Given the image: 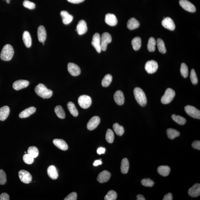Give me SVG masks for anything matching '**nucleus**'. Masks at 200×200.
<instances>
[{
    "mask_svg": "<svg viewBox=\"0 0 200 200\" xmlns=\"http://www.w3.org/2000/svg\"><path fill=\"white\" fill-rule=\"evenodd\" d=\"M25 154H26V151H25Z\"/></svg>",
    "mask_w": 200,
    "mask_h": 200,
    "instance_id": "052dcab7",
    "label": "nucleus"
},
{
    "mask_svg": "<svg viewBox=\"0 0 200 200\" xmlns=\"http://www.w3.org/2000/svg\"><path fill=\"white\" fill-rule=\"evenodd\" d=\"M111 36L107 32H104L101 37V47L103 51H105L107 49V45L112 42Z\"/></svg>",
    "mask_w": 200,
    "mask_h": 200,
    "instance_id": "0eeeda50",
    "label": "nucleus"
},
{
    "mask_svg": "<svg viewBox=\"0 0 200 200\" xmlns=\"http://www.w3.org/2000/svg\"><path fill=\"white\" fill-rule=\"evenodd\" d=\"M179 3L181 7L186 10L190 12L196 11V9L195 6L187 0H180Z\"/></svg>",
    "mask_w": 200,
    "mask_h": 200,
    "instance_id": "9b49d317",
    "label": "nucleus"
},
{
    "mask_svg": "<svg viewBox=\"0 0 200 200\" xmlns=\"http://www.w3.org/2000/svg\"><path fill=\"white\" fill-rule=\"evenodd\" d=\"M113 128L115 133L117 135L121 136L124 133V128L122 126L120 125L118 123H115V124H114Z\"/></svg>",
    "mask_w": 200,
    "mask_h": 200,
    "instance_id": "72a5a7b5",
    "label": "nucleus"
},
{
    "mask_svg": "<svg viewBox=\"0 0 200 200\" xmlns=\"http://www.w3.org/2000/svg\"><path fill=\"white\" fill-rule=\"evenodd\" d=\"M114 134L113 131L110 129H108L106 134V140L108 143H111L114 140Z\"/></svg>",
    "mask_w": 200,
    "mask_h": 200,
    "instance_id": "ea45409f",
    "label": "nucleus"
},
{
    "mask_svg": "<svg viewBox=\"0 0 200 200\" xmlns=\"http://www.w3.org/2000/svg\"><path fill=\"white\" fill-rule=\"evenodd\" d=\"M56 114L59 118L64 119L65 118V113L63 107L60 105L57 106L54 108Z\"/></svg>",
    "mask_w": 200,
    "mask_h": 200,
    "instance_id": "f704fd0d",
    "label": "nucleus"
},
{
    "mask_svg": "<svg viewBox=\"0 0 200 200\" xmlns=\"http://www.w3.org/2000/svg\"><path fill=\"white\" fill-rule=\"evenodd\" d=\"M7 4H9V3H10V1H9V0H7Z\"/></svg>",
    "mask_w": 200,
    "mask_h": 200,
    "instance_id": "bf43d9fd",
    "label": "nucleus"
},
{
    "mask_svg": "<svg viewBox=\"0 0 200 200\" xmlns=\"http://www.w3.org/2000/svg\"><path fill=\"white\" fill-rule=\"evenodd\" d=\"M157 44L155 39L153 37H151L149 39L148 44V51L153 52L155 51V46Z\"/></svg>",
    "mask_w": 200,
    "mask_h": 200,
    "instance_id": "c9c22d12",
    "label": "nucleus"
},
{
    "mask_svg": "<svg viewBox=\"0 0 200 200\" xmlns=\"http://www.w3.org/2000/svg\"><path fill=\"white\" fill-rule=\"evenodd\" d=\"M68 72L72 76H76L80 74V68L77 65L73 63H69L68 65Z\"/></svg>",
    "mask_w": 200,
    "mask_h": 200,
    "instance_id": "ddd939ff",
    "label": "nucleus"
},
{
    "mask_svg": "<svg viewBox=\"0 0 200 200\" xmlns=\"http://www.w3.org/2000/svg\"><path fill=\"white\" fill-rule=\"evenodd\" d=\"M134 95L136 101L142 107H144L147 104V99L144 92L140 87H136L134 90Z\"/></svg>",
    "mask_w": 200,
    "mask_h": 200,
    "instance_id": "7ed1b4c3",
    "label": "nucleus"
},
{
    "mask_svg": "<svg viewBox=\"0 0 200 200\" xmlns=\"http://www.w3.org/2000/svg\"><path fill=\"white\" fill-rule=\"evenodd\" d=\"M112 80V76L110 74L106 75L101 81V85L103 87H107L110 85Z\"/></svg>",
    "mask_w": 200,
    "mask_h": 200,
    "instance_id": "e433bc0d",
    "label": "nucleus"
},
{
    "mask_svg": "<svg viewBox=\"0 0 200 200\" xmlns=\"http://www.w3.org/2000/svg\"><path fill=\"white\" fill-rule=\"evenodd\" d=\"M99 117L94 116L90 119L87 123V128L90 131H93L98 127L100 123Z\"/></svg>",
    "mask_w": 200,
    "mask_h": 200,
    "instance_id": "f8f14e48",
    "label": "nucleus"
},
{
    "mask_svg": "<svg viewBox=\"0 0 200 200\" xmlns=\"http://www.w3.org/2000/svg\"><path fill=\"white\" fill-rule=\"evenodd\" d=\"M76 31L79 35H82L86 33L87 31V23L84 20L79 21L76 27Z\"/></svg>",
    "mask_w": 200,
    "mask_h": 200,
    "instance_id": "f3484780",
    "label": "nucleus"
},
{
    "mask_svg": "<svg viewBox=\"0 0 200 200\" xmlns=\"http://www.w3.org/2000/svg\"><path fill=\"white\" fill-rule=\"evenodd\" d=\"M7 182V175L4 170L0 169V185H4Z\"/></svg>",
    "mask_w": 200,
    "mask_h": 200,
    "instance_id": "a18cd8bd",
    "label": "nucleus"
},
{
    "mask_svg": "<svg viewBox=\"0 0 200 200\" xmlns=\"http://www.w3.org/2000/svg\"><path fill=\"white\" fill-rule=\"evenodd\" d=\"M29 85V82L24 80H19L15 81L13 84V87L16 90H18L27 87Z\"/></svg>",
    "mask_w": 200,
    "mask_h": 200,
    "instance_id": "dca6fc26",
    "label": "nucleus"
},
{
    "mask_svg": "<svg viewBox=\"0 0 200 200\" xmlns=\"http://www.w3.org/2000/svg\"><path fill=\"white\" fill-rule=\"evenodd\" d=\"M172 119L176 123L180 125H184L186 123V119L184 117L180 116L179 115H176L173 114L172 116Z\"/></svg>",
    "mask_w": 200,
    "mask_h": 200,
    "instance_id": "58836bf2",
    "label": "nucleus"
},
{
    "mask_svg": "<svg viewBox=\"0 0 200 200\" xmlns=\"http://www.w3.org/2000/svg\"><path fill=\"white\" fill-rule=\"evenodd\" d=\"M162 26L165 28L173 31L175 28V25L173 20L169 17H167L164 19L162 21Z\"/></svg>",
    "mask_w": 200,
    "mask_h": 200,
    "instance_id": "4468645a",
    "label": "nucleus"
},
{
    "mask_svg": "<svg viewBox=\"0 0 200 200\" xmlns=\"http://www.w3.org/2000/svg\"><path fill=\"white\" fill-rule=\"evenodd\" d=\"M192 147L194 149L198 150H200V141L199 140H196L193 142L192 144Z\"/></svg>",
    "mask_w": 200,
    "mask_h": 200,
    "instance_id": "3c124183",
    "label": "nucleus"
},
{
    "mask_svg": "<svg viewBox=\"0 0 200 200\" xmlns=\"http://www.w3.org/2000/svg\"><path fill=\"white\" fill-rule=\"evenodd\" d=\"M69 2L72 3V4H78L82 2L85 0H67Z\"/></svg>",
    "mask_w": 200,
    "mask_h": 200,
    "instance_id": "6e6d98bb",
    "label": "nucleus"
},
{
    "mask_svg": "<svg viewBox=\"0 0 200 200\" xmlns=\"http://www.w3.org/2000/svg\"><path fill=\"white\" fill-rule=\"evenodd\" d=\"M158 66L157 62L154 60L148 61L145 65V69L148 73L152 74L157 71Z\"/></svg>",
    "mask_w": 200,
    "mask_h": 200,
    "instance_id": "6e6552de",
    "label": "nucleus"
},
{
    "mask_svg": "<svg viewBox=\"0 0 200 200\" xmlns=\"http://www.w3.org/2000/svg\"><path fill=\"white\" fill-rule=\"evenodd\" d=\"M37 37L39 41L43 43L46 38V32L45 28L43 26H39L37 29Z\"/></svg>",
    "mask_w": 200,
    "mask_h": 200,
    "instance_id": "4be33fe9",
    "label": "nucleus"
},
{
    "mask_svg": "<svg viewBox=\"0 0 200 200\" xmlns=\"http://www.w3.org/2000/svg\"><path fill=\"white\" fill-rule=\"evenodd\" d=\"M23 43L26 47H31L32 45V39L29 33L27 31L23 32L22 36Z\"/></svg>",
    "mask_w": 200,
    "mask_h": 200,
    "instance_id": "bb28decb",
    "label": "nucleus"
},
{
    "mask_svg": "<svg viewBox=\"0 0 200 200\" xmlns=\"http://www.w3.org/2000/svg\"><path fill=\"white\" fill-rule=\"evenodd\" d=\"M102 164V162L100 160H95L94 162L93 165L95 166H98V165Z\"/></svg>",
    "mask_w": 200,
    "mask_h": 200,
    "instance_id": "4d7b16f0",
    "label": "nucleus"
},
{
    "mask_svg": "<svg viewBox=\"0 0 200 200\" xmlns=\"http://www.w3.org/2000/svg\"><path fill=\"white\" fill-rule=\"evenodd\" d=\"M110 177L111 173L109 172L104 171L98 175L97 179L100 183H104L107 182L110 179Z\"/></svg>",
    "mask_w": 200,
    "mask_h": 200,
    "instance_id": "2eb2a0df",
    "label": "nucleus"
},
{
    "mask_svg": "<svg viewBox=\"0 0 200 200\" xmlns=\"http://www.w3.org/2000/svg\"><path fill=\"white\" fill-rule=\"evenodd\" d=\"M188 194L193 197H197L200 195V184H194L193 187L189 189Z\"/></svg>",
    "mask_w": 200,
    "mask_h": 200,
    "instance_id": "a211bd4d",
    "label": "nucleus"
},
{
    "mask_svg": "<svg viewBox=\"0 0 200 200\" xmlns=\"http://www.w3.org/2000/svg\"><path fill=\"white\" fill-rule=\"evenodd\" d=\"M19 176L21 182L28 184L31 182L32 176L29 172L24 170H21L19 172Z\"/></svg>",
    "mask_w": 200,
    "mask_h": 200,
    "instance_id": "1a4fd4ad",
    "label": "nucleus"
},
{
    "mask_svg": "<svg viewBox=\"0 0 200 200\" xmlns=\"http://www.w3.org/2000/svg\"><path fill=\"white\" fill-rule=\"evenodd\" d=\"M190 79L192 83L194 85H196L198 83V79L194 69H192L190 72Z\"/></svg>",
    "mask_w": 200,
    "mask_h": 200,
    "instance_id": "49530a36",
    "label": "nucleus"
},
{
    "mask_svg": "<svg viewBox=\"0 0 200 200\" xmlns=\"http://www.w3.org/2000/svg\"><path fill=\"white\" fill-rule=\"evenodd\" d=\"M60 15L62 18L64 24L68 25L71 23L73 19V16L66 11L63 10L60 12Z\"/></svg>",
    "mask_w": 200,
    "mask_h": 200,
    "instance_id": "5701e85b",
    "label": "nucleus"
},
{
    "mask_svg": "<svg viewBox=\"0 0 200 200\" xmlns=\"http://www.w3.org/2000/svg\"><path fill=\"white\" fill-rule=\"evenodd\" d=\"M141 38L139 37H136L133 39L132 44L133 48L135 51H138L141 46Z\"/></svg>",
    "mask_w": 200,
    "mask_h": 200,
    "instance_id": "473e14b6",
    "label": "nucleus"
},
{
    "mask_svg": "<svg viewBox=\"0 0 200 200\" xmlns=\"http://www.w3.org/2000/svg\"><path fill=\"white\" fill-rule=\"evenodd\" d=\"M185 110L187 114L192 118L200 119V110L193 106H186L185 107Z\"/></svg>",
    "mask_w": 200,
    "mask_h": 200,
    "instance_id": "423d86ee",
    "label": "nucleus"
},
{
    "mask_svg": "<svg viewBox=\"0 0 200 200\" xmlns=\"http://www.w3.org/2000/svg\"><path fill=\"white\" fill-rule=\"evenodd\" d=\"M23 160L27 164L30 165L34 162V158L28 154H25L23 156Z\"/></svg>",
    "mask_w": 200,
    "mask_h": 200,
    "instance_id": "c03bdc74",
    "label": "nucleus"
},
{
    "mask_svg": "<svg viewBox=\"0 0 200 200\" xmlns=\"http://www.w3.org/2000/svg\"><path fill=\"white\" fill-rule=\"evenodd\" d=\"M166 134L169 138L173 140L176 137H178L180 135L179 131L176 129L169 128L166 130Z\"/></svg>",
    "mask_w": 200,
    "mask_h": 200,
    "instance_id": "7c9ffc66",
    "label": "nucleus"
},
{
    "mask_svg": "<svg viewBox=\"0 0 200 200\" xmlns=\"http://www.w3.org/2000/svg\"><path fill=\"white\" fill-rule=\"evenodd\" d=\"M10 198L8 194L7 193H3L0 195V200H9Z\"/></svg>",
    "mask_w": 200,
    "mask_h": 200,
    "instance_id": "603ef678",
    "label": "nucleus"
},
{
    "mask_svg": "<svg viewBox=\"0 0 200 200\" xmlns=\"http://www.w3.org/2000/svg\"><path fill=\"white\" fill-rule=\"evenodd\" d=\"M10 113V109L7 106H4L0 108V120L4 121L7 119Z\"/></svg>",
    "mask_w": 200,
    "mask_h": 200,
    "instance_id": "a878e982",
    "label": "nucleus"
},
{
    "mask_svg": "<svg viewBox=\"0 0 200 200\" xmlns=\"http://www.w3.org/2000/svg\"><path fill=\"white\" fill-rule=\"evenodd\" d=\"M47 173L48 176L52 179L55 180L58 177L57 169L54 165H51L48 167Z\"/></svg>",
    "mask_w": 200,
    "mask_h": 200,
    "instance_id": "b1692460",
    "label": "nucleus"
},
{
    "mask_svg": "<svg viewBox=\"0 0 200 200\" xmlns=\"http://www.w3.org/2000/svg\"><path fill=\"white\" fill-rule=\"evenodd\" d=\"M129 167V163L128 160L125 158L122 160L121 170V172L123 174H126L128 172Z\"/></svg>",
    "mask_w": 200,
    "mask_h": 200,
    "instance_id": "c756f323",
    "label": "nucleus"
},
{
    "mask_svg": "<svg viewBox=\"0 0 200 200\" xmlns=\"http://www.w3.org/2000/svg\"><path fill=\"white\" fill-rule=\"evenodd\" d=\"M175 96V93L174 90L168 88L165 92L164 95L162 96L161 101L163 104H168L171 103Z\"/></svg>",
    "mask_w": 200,
    "mask_h": 200,
    "instance_id": "20e7f679",
    "label": "nucleus"
},
{
    "mask_svg": "<svg viewBox=\"0 0 200 200\" xmlns=\"http://www.w3.org/2000/svg\"><path fill=\"white\" fill-rule=\"evenodd\" d=\"M23 4L25 7L30 9H33L35 7V4L34 3L27 0L24 1Z\"/></svg>",
    "mask_w": 200,
    "mask_h": 200,
    "instance_id": "09e8293b",
    "label": "nucleus"
},
{
    "mask_svg": "<svg viewBox=\"0 0 200 200\" xmlns=\"http://www.w3.org/2000/svg\"><path fill=\"white\" fill-rule=\"evenodd\" d=\"M77 193L75 192H73L68 195L66 197L64 200H76L77 199Z\"/></svg>",
    "mask_w": 200,
    "mask_h": 200,
    "instance_id": "8fccbe9b",
    "label": "nucleus"
},
{
    "mask_svg": "<svg viewBox=\"0 0 200 200\" xmlns=\"http://www.w3.org/2000/svg\"><path fill=\"white\" fill-rule=\"evenodd\" d=\"M92 44L98 53L101 52V37L99 33H96L93 35Z\"/></svg>",
    "mask_w": 200,
    "mask_h": 200,
    "instance_id": "9d476101",
    "label": "nucleus"
},
{
    "mask_svg": "<svg viewBox=\"0 0 200 200\" xmlns=\"http://www.w3.org/2000/svg\"><path fill=\"white\" fill-rule=\"evenodd\" d=\"M35 90L37 94L43 99H48L52 96V90L47 88L43 84H40L36 86Z\"/></svg>",
    "mask_w": 200,
    "mask_h": 200,
    "instance_id": "f257e3e1",
    "label": "nucleus"
},
{
    "mask_svg": "<svg viewBox=\"0 0 200 200\" xmlns=\"http://www.w3.org/2000/svg\"><path fill=\"white\" fill-rule=\"evenodd\" d=\"M114 99L116 103L119 105H123L125 101L124 95L121 90H118L114 95Z\"/></svg>",
    "mask_w": 200,
    "mask_h": 200,
    "instance_id": "412c9836",
    "label": "nucleus"
},
{
    "mask_svg": "<svg viewBox=\"0 0 200 200\" xmlns=\"http://www.w3.org/2000/svg\"><path fill=\"white\" fill-rule=\"evenodd\" d=\"M28 154L34 158L37 157L39 154V151L37 148L35 146L30 147L28 150Z\"/></svg>",
    "mask_w": 200,
    "mask_h": 200,
    "instance_id": "a19ab883",
    "label": "nucleus"
},
{
    "mask_svg": "<svg viewBox=\"0 0 200 200\" xmlns=\"http://www.w3.org/2000/svg\"><path fill=\"white\" fill-rule=\"evenodd\" d=\"M36 109L34 107H31L25 109L19 114V117L21 118H26L33 114L36 112Z\"/></svg>",
    "mask_w": 200,
    "mask_h": 200,
    "instance_id": "393cba45",
    "label": "nucleus"
},
{
    "mask_svg": "<svg viewBox=\"0 0 200 200\" xmlns=\"http://www.w3.org/2000/svg\"><path fill=\"white\" fill-rule=\"evenodd\" d=\"M180 71L181 75L184 78H187L188 76V68L185 63L181 64Z\"/></svg>",
    "mask_w": 200,
    "mask_h": 200,
    "instance_id": "37998d69",
    "label": "nucleus"
},
{
    "mask_svg": "<svg viewBox=\"0 0 200 200\" xmlns=\"http://www.w3.org/2000/svg\"><path fill=\"white\" fill-rule=\"evenodd\" d=\"M105 21L107 25L110 26H116L118 23L116 16L115 15L111 13H107L106 15Z\"/></svg>",
    "mask_w": 200,
    "mask_h": 200,
    "instance_id": "6ab92c4d",
    "label": "nucleus"
},
{
    "mask_svg": "<svg viewBox=\"0 0 200 200\" xmlns=\"http://www.w3.org/2000/svg\"><path fill=\"white\" fill-rule=\"evenodd\" d=\"M106 149L105 148L102 147L98 148L97 150V153L99 154H104L105 153Z\"/></svg>",
    "mask_w": 200,
    "mask_h": 200,
    "instance_id": "5fc2aeb1",
    "label": "nucleus"
},
{
    "mask_svg": "<svg viewBox=\"0 0 200 200\" xmlns=\"http://www.w3.org/2000/svg\"><path fill=\"white\" fill-rule=\"evenodd\" d=\"M127 25L128 28L132 30L138 28L140 26V23L135 18H131L128 21Z\"/></svg>",
    "mask_w": 200,
    "mask_h": 200,
    "instance_id": "c85d7f7f",
    "label": "nucleus"
},
{
    "mask_svg": "<svg viewBox=\"0 0 200 200\" xmlns=\"http://www.w3.org/2000/svg\"><path fill=\"white\" fill-rule=\"evenodd\" d=\"M157 47L159 51L162 54H165L166 51L164 42L162 39H158L157 41Z\"/></svg>",
    "mask_w": 200,
    "mask_h": 200,
    "instance_id": "4c0bfd02",
    "label": "nucleus"
},
{
    "mask_svg": "<svg viewBox=\"0 0 200 200\" xmlns=\"http://www.w3.org/2000/svg\"><path fill=\"white\" fill-rule=\"evenodd\" d=\"M142 185L146 187H152L154 184V182L151 179L148 178L142 180L141 181Z\"/></svg>",
    "mask_w": 200,
    "mask_h": 200,
    "instance_id": "de8ad7c7",
    "label": "nucleus"
},
{
    "mask_svg": "<svg viewBox=\"0 0 200 200\" xmlns=\"http://www.w3.org/2000/svg\"><path fill=\"white\" fill-rule=\"evenodd\" d=\"M173 197L172 194L171 193H169L167 194L163 198V200H172L173 199Z\"/></svg>",
    "mask_w": 200,
    "mask_h": 200,
    "instance_id": "864d4df0",
    "label": "nucleus"
},
{
    "mask_svg": "<svg viewBox=\"0 0 200 200\" xmlns=\"http://www.w3.org/2000/svg\"><path fill=\"white\" fill-rule=\"evenodd\" d=\"M137 200H145V199L143 195L139 194L137 196Z\"/></svg>",
    "mask_w": 200,
    "mask_h": 200,
    "instance_id": "13d9d810",
    "label": "nucleus"
},
{
    "mask_svg": "<svg viewBox=\"0 0 200 200\" xmlns=\"http://www.w3.org/2000/svg\"><path fill=\"white\" fill-rule=\"evenodd\" d=\"M14 54V51L13 48L11 45L7 44L4 45L3 47L0 57L1 60L8 61L12 59Z\"/></svg>",
    "mask_w": 200,
    "mask_h": 200,
    "instance_id": "f03ea898",
    "label": "nucleus"
},
{
    "mask_svg": "<svg viewBox=\"0 0 200 200\" xmlns=\"http://www.w3.org/2000/svg\"><path fill=\"white\" fill-rule=\"evenodd\" d=\"M117 197L116 192L113 190H110L106 195L104 199L105 200H115Z\"/></svg>",
    "mask_w": 200,
    "mask_h": 200,
    "instance_id": "79ce46f5",
    "label": "nucleus"
},
{
    "mask_svg": "<svg viewBox=\"0 0 200 200\" xmlns=\"http://www.w3.org/2000/svg\"><path fill=\"white\" fill-rule=\"evenodd\" d=\"M78 103L79 105L82 108H88L92 104L91 98L87 95H83L79 98Z\"/></svg>",
    "mask_w": 200,
    "mask_h": 200,
    "instance_id": "39448f33",
    "label": "nucleus"
},
{
    "mask_svg": "<svg viewBox=\"0 0 200 200\" xmlns=\"http://www.w3.org/2000/svg\"><path fill=\"white\" fill-rule=\"evenodd\" d=\"M157 171L159 174L165 177L169 174L171 168L168 166H160L157 168Z\"/></svg>",
    "mask_w": 200,
    "mask_h": 200,
    "instance_id": "cd10ccee",
    "label": "nucleus"
},
{
    "mask_svg": "<svg viewBox=\"0 0 200 200\" xmlns=\"http://www.w3.org/2000/svg\"><path fill=\"white\" fill-rule=\"evenodd\" d=\"M53 143L56 146L62 151H65L68 149V145L64 140L61 139H54Z\"/></svg>",
    "mask_w": 200,
    "mask_h": 200,
    "instance_id": "aec40b11",
    "label": "nucleus"
},
{
    "mask_svg": "<svg viewBox=\"0 0 200 200\" xmlns=\"http://www.w3.org/2000/svg\"><path fill=\"white\" fill-rule=\"evenodd\" d=\"M67 107H68L69 110L73 116L76 117L78 115V112L75 107V105L71 101H70L67 104Z\"/></svg>",
    "mask_w": 200,
    "mask_h": 200,
    "instance_id": "2f4dec72",
    "label": "nucleus"
}]
</instances>
